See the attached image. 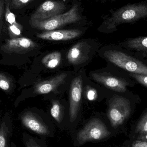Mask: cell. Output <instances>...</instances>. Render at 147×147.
<instances>
[{"label": "cell", "mask_w": 147, "mask_h": 147, "mask_svg": "<svg viewBox=\"0 0 147 147\" xmlns=\"http://www.w3.org/2000/svg\"><path fill=\"white\" fill-rule=\"evenodd\" d=\"M62 55L59 52H54L44 57L42 63L47 68L54 69L59 66L61 61Z\"/></svg>", "instance_id": "2e32d148"}, {"label": "cell", "mask_w": 147, "mask_h": 147, "mask_svg": "<svg viewBox=\"0 0 147 147\" xmlns=\"http://www.w3.org/2000/svg\"><path fill=\"white\" fill-rule=\"evenodd\" d=\"M91 77L96 82L104 86L107 88L115 91L119 92H124L127 90L128 84L121 79L102 75L97 73H92Z\"/></svg>", "instance_id": "30bf717a"}, {"label": "cell", "mask_w": 147, "mask_h": 147, "mask_svg": "<svg viewBox=\"0 0 147 147\" xmlns=\"http://www.w3.org/2000/svg\"><path fill=\"white\" fill-rule=\"evenodd\" d=\"M66 6L63 2L47 1L43 2L31 16L30 21H41L58 15L66 9Z\"/></svg>", "instance_id": "8992f818"}, {"label": "cell", "mask_w": 147, "mask_h": 147, "mask_svg": "<svg viewBox=\"0 0 147 147\" xmlns=\"http://www.w3.org/2000/svg\"><path fill=\"white\" fill-rule=\"evenodd\" d=\"M131 112L130 102L122 96H116L110 102L108 117L111 126L116 128L128 118Z\"/></svg>", "instance_id": "277c9868"}, {"label": "cell", "mask_w": 147, "mask_h": 147, "mask_svg": "<svg viewBox=\"0 0 147 147\" xmlns=\"http://www.w3.org/2000/svg\"><path fill=\"white\" fill-rule=\"evenodd\" d=\"M85 42L78 43L72 47L68 52L67 59L70 63L77 65L83 60L84 56V49L86 47Z\"/></svg>", "instance_id": "5bb4252c"}, {"label": "cell", "mask_w": 147, "mask_h": 147, "mask_svg": "<svg viewBox=\"0 0 147 147\" xmlns=\"http://www.w3.org/2000/svg\"><path fill=\"white\" fill-rule=\"evenodd\" d=\"M33 1L34 0H11L9 7L14 9L21 8Z\"/></svg>", "instance_id": "44dd1931"}, {"label": "cell", "mask_w": 147, "mask_h": 147, "mask_svg": "<svg viewBox=\"0 0 147 147\" xmlns=\"http://www.w3.org/2000/svg\"><path fill=\"white\" fill-rule=\"evenodd\" d=\"M137 140L147 142V134H139L137 138Z\"/></svg>", "instance_id": "83f0119b"}, {"label": "cell", "mask_w": 147, "mask_h": 147, "mask_svg": "<svg viewBox=\"0 0 147 147\" xmlns=\"http://www.w3.org/2000/svg\"><path fill=\"white\" fill-rule=\"evenodd\" d=\"M135 132L139 135L147 134V112L143 115L138 122Z\"/></svg>", "instance_id": "ffe728a7"}, {"label": "cell", "mask_w": 147, "mask_h": 147, "mask_svg": "<svg viewBox=\"0 0 147 147\" xmlns=\"http://www.w3.org/2000/svg\"><path fill=\"white\" fill-rule=\"evenodd\" d=\"M147 18V0L136 3H129L113 11L111 16L105 22L108 31H115L123 24H134Z\"/></svg>", "instance_id": "6da1fadb"}, {"label": "cell", "mask_w": 147, "mask_h": 147, "mask_svg": "<svg viewBox=\"0 0 147 147\" xmlns=\"http://www.w3.org/2000/svg\"><path fill=\"white\" fill-rule=\"evenodd\" d=\"M51 114L52 117L58 123H61L63 118V109L61 104L58 101L56 100L52 101Z\"/></svg>", "instance_id": "e0dca14e"}, {"label": "cell", "mask_w": 147, "mask_h": 147, "mask_svg": "<svg viewBox=\"0 0 147 147\" xmlns=\"http://www.w3.org/2000/svg\"><path fill=\"white\" fill-rule=\"evenodd\" d=\"M130 75L137 82L147 88V75L139 74L130 73Z\"/></svg>", "instance_id": "cb8c5ba5"}, {"label": "cell", "mask_w": 147, "mask_h": 147, "mask_svg": "<svg viewBox=\"0 0 147 147\" xmlns=\"http://www.w3.org/2000/svg\"><path fill=\"white\" fill-rule=\"evenodd\" d=\"M10 2V0H5V20L10 25L20 26V25L16 22L15 16L10 11L9 7Z\"/></svg>", "instance_id": "ac0fdd59"}, {"label": "cell", "mask_w": 147, "mask_h": 147, "mask_svg": "<svg viewBox=\"0 0 147 147\" xmlns=\"http://www.w3.org/2000/svg\"><path fill=\"white\" fill-rule=\"evenodd\" d=\"M22 140L25 147H41L37 139L27 133L22 134Z\"/></svg>", "instance_id": "d6986e66"}, {"label": "cell", "mask_w": 147, "mask_h": 147, "mask_svg": "<svg viewBox=\"0 0 147 147\" xmlns=\"http://www.w3.org/2000/svg\"><path fill=\"white\" fill-rule=\"evenodd\" d=\"M13 126L10 117L4 116L0 122V147H10Z\"/></svg>", "instance_id": "4fadbf2b"}, {"label": "cell", "mask_w": 147, "mask_h": 147, "mask_svg": "<svg viewBox=\"0 0 147 147\" xmlns=\"http://www.w3.org/2000/svg\"><path fill=\"white\" fill-rule=\"evenodd\" d=\"M104 57L111 63L130 73L147 75V65L124 53L110 50L104 53Z\"/></svg>", "instance_id": "3957f363"}, {"label": "cell", "mask_w": 147, "mask_h": 147, "mask_svg": "<svg viewBox=\"0 0 147 147\" xmlns=\"http://www.w3.org/2000/svg\"><path fill=\"white\" fill-rule=\"evenodd\" d=\"M125 44L129 49L147 53V36L129 39Z\"/></svg>", "instance_id": "9a60e30c"}, {"label": "cell", "mask_w": 147, "mask_h": 147, "mask_svg": "<svg viewBox=\"0 0 147 147\" xmlns=\"http://www.w3.org/2000/svg\"><path fill=\"white\" fill-rule=\"evenodd\" d=\"M10 147H17V146L15 142H11Z\"/></svg>", "instance_id": "f1b7e54d"}, {"label": "cell", "mask_w": 147, "mask_h": 147, "mask_svg": "<svg viewBox=\"0 0 147 147\" xmlns=\"http://www.w3.org/2000/svg\"><path fill=\"white\" fill-rule=\"evenodd\" d=\"M81 16L79 13L78 4H74L68 12L41 21H30L31 26L33 28L45 31H52L69 24L80 20Z\"/></svg>", "instance_id": "7a4b0ae2"}, {"label": "cell", "mask_w": 147, "mask_h": 147, "mask_svg": "<svg viewBox=\"0 0 147 147\" xmlns=\"http://www.w3.org/2000/svg\"><path fill=\"white\" fill-rule=\"evenodd\" d=\"M82 33V31L78 29L52 30L45 31L41 33L37 34V37L39 38L46 40H68L79 37Z\"/></svg>", "instance_id": "8fae6325"}, {"label": "cell", "mask_w": 147, "mask_h": 147, "mask_svg": "<svg viewBox=\"0 0 147 147\" xmlns=\"http://www.w3.org/2000/svg\"><path fill=\"white\" fill-rule=\"evenodd\" d=\"M10 83L9 79L3 74L0 73V88L7 91L10 87Z\"/></svg>", "instance_id": "603a6c76"}, {"label": "cell", "mask_w": 147, "mask_h": 147, "mask_svg": "<svg viewBox=\"0 0 147 147\" xmlns=\"http://www.w3.org/2000/svg\"><path fill=\"white\" fill-rule=\"evenodd\" d=\"M110 134L102 121L94 118L79 132L77 140L79 144H82L88 141L102 140L109 136Z\"/></svg>", "instance_id": "5b68a950"}, {"label": "cell", "mask_w": 147, "mask_h": 147, "mask_svg": "<svg viewBox=\"0 0 147 147\" xmlns=\"http://www.w3.org/2000/svg\"><path fill=\"white\" fill-rule=\"evenodd\" d=\"M82 78L78 76L74 79L70 90V120L73 122L76 119L79 110L82 92Z\"/></svg>", "instance_id": "52a82bcc"}, {"label": "cell", "mask_w": 147, "mask_h": 147, "mask_svg": "<svg viewBox=\"0 0 147 147\" xmlns=\"http://www.w3.org/2000/svg\"><path fill=\"white\" fill-rule=\"evenodd\" d=\"M36 46V43L32 40L23 37L8 40L1 48L6 53L22 54L32 51Z\"/></svg>", "instance_id": "ba28073f"}, {"label": "cell", "mask_w": 147, "mask_h": 147, "mask_svg": "<svg viewBox=\"0 0 147 147\" xmlns=\"http://www.w3.org/2000/svg\"><path fill=\"white\" fill-rule=\"evenodd\" d=\"M22 27L21 25L16 26V25H10L9 26L8 30L10 37L13 38H16L17 36H20L22 32Z\"/></svg>", "instance_id": "7402d4cb"}, {"label": "cell", "mask_w": 147, "mask_h": 147, "mask_svg": "<svg viewBox=\"0 0 147 147\" xmlns=\"http://www.w3.org/2000/svg\"><path fill=\"white\" fill-rule=\"evenodd\" d=\"M132 147H147V142L136 140L133 142Z\"/></svg>", "instance_id": "4316f807"}, {"label": "cell", "mask_w": 147, "mask_h": 147, "mask_svg": "<svg viewBox=\"0 0 147 147\" xmlns=\"http://www.w3.org/2000/svg\"><path fill=\"white\" fill-rule=\"evenodd\" d=\"M5 4V0H0V28H1L2 26Z\"/></svg>", "instance_id": "484cf974"}, {"label": "cell", "mask_w": 147, "mask_h": 147, "mask_svg": "<svg viewBox=\"0 0 147 147\" xmlns=\"http://www.w3.org/2000/svg\"><path fill=\"white\" fill-rule=\"evenodd\" d=\"M20 120L24 127L40 135H47L49 131L45 124L30 111H26L20 115Z\"/></svg>", "instance_id": "9c48e42d"}, {"label": "cell", "mask_w": 147, "mask_h": 147, "mask_svg": "<svg viewBox=\"0 0 147 147\" xmlns=\"http://www.w3.org/2000/svg\"><path fill=\"white\" fill-rule=\"evenodd\" d=\"M86 97L88 100L90 101H94L96 100L97 97L96 91L93 88L90 87L86 90Z\"/></svg>", "instance_id": "d4e9b609"}, {"label": "cell", "mask_w": 147, "mask_h": 147, "mask_svg": "<svg viewBox=\"0 0 147 147\" xmlns=\"http://www.w3.org/2000/svg\"><path fill=\"white\" fill-rule=\"evenodd\" d=\"M67 77V74L63 73L49 80L40 82L35 86L34 92L37 94H45L53 91L64 82Z\"/></svg>", "instance_id": "7c38bea8"}]
</instances>
